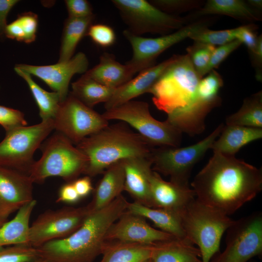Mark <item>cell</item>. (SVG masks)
<instances>
[{
  "instance_id": "obj_1",
  "label": "cell",
  "mask_w": 262,
  "mask_h": 262,
  "mask_svg": "<svg viewBox=\"0 0 262 262\" xmlns=\"http://www.w3.org/2000/svg\"><path fill=\"white\" fill-rule=\"evenodd\" d=\"M191 185L200 202L229 215L262 189V171L235 156L213 152Z\"/></svg>"
},
{
  "instance_id": "obj_2",
  "label": "cell",
  "mask_w": 262,
  "mask_h": 262,
  "mask_svg": "<svg viewBox=\"0 0 262 262\" xmlns=\"http://www.w3.org/2000/svg\"><path fill=\"white\" fill-rule=\"evenodd\" d=\"M128 204L121 195L104 207L92 211L72 234L38 247L40 258L46 262H93L102 254L108 230L127 210Z\"/></svg>"
},
{
  "instance_id": "obj_3",
  "label": "cell",
  "mask_w": 262,
  "mask_h": 262,
  "mask_svg": "<svg viewBox=\"0 0 262 262\" xmlns=\"http://www.w3.org/2000/svg\"><path fill=\"white\" fill-rule=\"evenodd\" d=\"M87 158L84 174L94 177L114 163L130 157L149 156L154 148L124 122L108 125L76 145Z\"/></svg>"
},
{
  "instance_id": "obj_4",
  "label": "cell",
  "mask_w": 262,
  "mask_h": 262,
  "mask_svg": "<svg viewBox=\"0 0 262 262\" xmlns=\"http://www.w3.org/2000/svg\"><path fill=\"white\" fill-rule=\"evenodd\" d=\"M179 213L187 238L198 246L201 262H210L219 253L222 237L234 220L196 198Z\"/></svg>"
},
{
  "instance_id": "obj_5",
  "label": "cell",
  "mask_w": 262,
  "mask_h": 262,
  "mask_svg": "<svg viewBox=\"0 0 262 262\" xmlns=\"http://www.w3.org/2000/svg\"><path fill=\"white\" fill-rule=\"evenodd\" d=\"M200 79L188 55H177L148 93L156 108L168 115L190 103Z\"/></svg>"
},
{
  "instance_id": "obj_6",
  "label": "cell",
  "mask_w": 262,
  "mask_h": 262,
  "mask_svg": "<svg viewBox=\"0 0 262 262\" xmlns=\"http://www.w3.org/2000/svg\"><path fill=\"white\" fill-rule=\"evenodd\" d=\"M42 155L35 161L29 173L33 183L57 176L71 182L84 174L87 158L65 136L60 132L46 139L40 147Z\"/></svg>"
},
{
  "instance_id": "obj_7",
  "label": "cell",
  "mask_w": 262,
  "mask_h": 262,
  "mask_svg": "<svg viewBox=\"0 0 262 262\" xmlns=\"http://www.w3.org/2000/svg\"><path fill=\"white\" fill-rule=\"evenodd\" d=\"M102 115L108 121L128 124L152 147H178L181 144L182 133L166 120L154 118L146 102L131 100L105 110Z\"/></svg>"
},
{
  "instance_id": "obj_8",
  "label": "cell",
  "mask_w": 262,
  "mask_h": 262,
  "mask_svg": "<svg viewBox=\"0 0 262 262\" xmlns=\"http://www.w3.org/2000/svg\"><path fill=\"white\" fill-rule=\"evenodd\" d=\"M223 127L224 124H220L207 137L192 145L153 148L150 155L152 170L169 176L171 181L189 185L193 168L211 149Z\"/></svg>"
},
{
  "instance_id": "obj_9",
  "label": "cell",
  "mask_w": 262,
  "mask_h": 262,
  "mask_svg": "<svg viewBox=\"0 0 262 262\" xmlns=\"http://www.w3.org/2000/svg\"><path fill=\"white\" fill-rule=\"evenodd\" d=\"M223 86L221 75L212 70L201 79L194 97L184 108L167 115L165 120L182 133L191 136L199 134L205 130V119L215 107L221 105L219 92Z\"/></svg>"
},
{
  "instance_id": "obj_10",
  "label": "cell",
  "mask_w": 262,
  "mask_h": 262,
  "mask_svg": "<svg viewBox=\"0 0 262 262\" xmlns=\"http://www.w3.org/2000/svg\"><path fill=\"white\" fill-rule=\"evenodd\" d=\"M54 129L53 119L6 132L0 143V166L27 174L35 161L33 156Z\"/></svg>"
},
{
  "instance_id": "obj_11",
  "label": "cell",
  "mask_w": 262,
  "mask_h": 262,
  "mask_svg": "<svg viewBox=\"0 0 262 262\" xmlns=\"http://www.w3.org/2000/svg\"><path fill=\"white\" fill-rule=\"evenodd\" d=\"M128 31L141 35L150 33L166 35L183 27L184 18L164 13L145 0H112Z\"/></svg>"
},
{
  "instance_id": "obj_12",
  "label": "cell",
  "mask_w": 262,
  "mask_h": 262,
  "mask_svg": "<svg viewBox=\"0 0 262 262\" xmlns=\"http://www.w3.org/2000/svg\"><path fill=\"white\" fill-rule=\"evenodd\" d=\"M226 247L210 262H247L262 254V213L234 220L227 230Z\"/></svg>"
},
{
  "instance_id": "obj_13",
  "label": "cell",
  "mask_w": 262,
  "mask_h": 262,
  "mask_svg": "<svg viewBox=\"0 0 262 262\" xmlns=\"http://www.w3.org/2000/svg\"><path fill=\"white\" fill-rule=\"evenodd\" d=\"M91 212L88 205L45 211L30 225V245L38 247L48 242L68 237L81 227Z\"/></svg>"
},
{
  "instance_id": "obj_14",
  "label": "cell",
  "mask_w": 262,
  "mask_h": 262,
  "mask_svg": "<svg viewBox=\"0 0 262 262\" xmlns=\"http://www.w3.org/2000/svg\"><path fill=\"white\" fill-rule=\"evenodd\" d=\"M53 120L54 129L76 145L109 125L102 114L86 106L70 94L60 103Z\"/></svg>"
},
{
  "instance_id": "obj_15",
  "label": "cell",
  "mask_w": 262,
  "mask_h": 262,
  "mask_svg": "<svg viewBox=\"0 0 262 262\" xmlns=\"http://www.w3.org/2000/svg\"><path fill=\"white\" fill-rule=\"evenodd\" d=\"M206 27L204 23L197 22L185 25L172 33L154 38L136 35L125 30L123 35L130 43L133 52L129 61L143 64L148 67L153 66L156 58L166 49Z\"/></svg>"
},
{
  "instance_id": "obj_16",
  "label": "cell",
  "mask_w": 262,
  "mask_h": 262,
  "mask_svg": "<svg viewBox=\"0 0 262 262\" xmlns=\"http://www.w3.org/2000/svg\"><path fill=\"white\" fill-rule=\"evenodd\" d=\"M89 63L85 54L79 52L70 60L46 66L17 64L15 66L40 79L53 92L57 93L61 102L68 96V86L71 79L77 73H85Z\"/></svg>"
},
{
  "instance_id": "obj_17",
  "label": "cell",
  "mask_w": 262,
  "mask_h": 262,
  "mask_svg": "<svg viewBox=\"0 0 262 262\" xmlns=\"http://www.w3.org/2000/svg\"><path fill=\"white\" fill-rule=\"evenodd\" d=\"M175 238L172 235L151 227L142 216L126 211L110 227L106 241L153 245L169 241Z\"/></svg>"
},
{
  "instance_id": "obj_18",
  "label": "cell",
  "mask_w": 262,
  "mask_h": 262,
  "mask_svg": "<svg viewBox=\"0 0 262 262\" xmlns=\"http://www.w3.org/2000/svg\"><path fill=\"white\" fill-rule=\"evenodd\" d=\"M33 183L28 175L0 166V218L7 220L13 213L34 199Z\"/></svg>"
},
{
  "instance_id": "obj_19",
  "label": "cell",
  "mask_w": 262,
  "mask_h": 262,
  "mask_svg": "<svg viewBox=\"0 0 262 262\" xmlns=\"http://www.w3.org/2000/svg\"><path fill=\"white\" fill-rule=\"evenodd\" d=\"M150 155L123 160L125 171L124 191L134 199V202L153 208L150 186V178L153 171Z\"/></svg>"
},
{
  "instance_id": "obj_20",
  "label": "cell",
  "mask_w": 262,
  "mask_h": 262,
  "mask_svg": "<svg viewBox=\"0 0 262 262\" xmlns=\"http://www.w3.org/2000/svg\"><path fill=\"white\" fill-rule=\"evenodd\" d=\"M150 186L154 208L179 213L196 198L194 191L189 185L166 181L153 170L150 178Z\"/></svg>"
},
{
  "instance_id": "obj_21",
  "label": "cell",
  "mask_w": 262,
  "mask_h": 262,
  "mask_svg": "<svg viewBox=\"0 0 262 262\" xmlns=\"http://www.w3.org/2000/svg\"><path fill=\"white\" fill-rule=\"evenodd\" d=\"M147 68L144 64L130 61L122 64L116 61L114 54L104 52L98 64L84 74L106 87L115 89L131 80L137 72Z\"/></svg>"
},
{
  "instance_id": "obj_22",
  "label": "cell",
  "mask_w": 262,
  "mask_h": 262,
  "mask_svg": "<svg viewBox=\"0 0 262 262\" xmlns=\"http://www.w3.org/2000/svg\"><path fill=\"white\" fill-rule=\"evenodd\" d=\"M176 56L177 55H175L159 64L140 71L135 78L115 88L110 99L104 103L105 110L115 107L148 93L165 70L174 62Z\"/></svg>"
},
{
  "instance_id": "obj_23",
  "label": "cell",
  "mask_w": 262,
  "mask_h": 262,
  "mask_svg": "<svg viewBox=\"0 0 262 262\" xmlns=\"http://www.w3.org/2000/svg\"><path fill=\"white\" fill-rule=\"evenodd\" d=\"M95 190L92 201L88 205L91 211L99 210L121 195L124 190L125 171L123 160L108 167Z\"/></svg>"
},
{
  "instance_id": "obj_24",
  "label": "cell",
  "mask_w": 262,
  "mask_h": 262,
  "mask_svg": "<svg viewBox=\"0 0 262 262\" xmlns=\"http://www.w3.org/2000/svg\"><path fill=\"white\" fill-rule=\"evenodd\" d=\"M262 138V128L224 125L211 149L213 152L235 156L243 147Z\"/></svg>"
},
{
  "instance_id": "obj_25",
  "label": "cell",
  "mask_w": 262,
  "mask_h": 262,
  "mask_svg": "<svg viewBox=\"0 0 262 262\" xmlns=\"http://www.w3.org/2000/svg\"><path fill=\"white\" fill-rule=\"evenodd\" d=\"M36 200L33 199L17 211L16 216L0 228V248L8 245H30L29 224Z\"/></svg>"
},
{
  "instance_id": "obj_26",
  "label": "cell",
  "mask_w": 262,
  "mask_h": 262,
  "mask_svg": "<svg viewBox=\"0 0 262 262\" xmlns=\"http://www.w3.org/2000/svg\"><path fill=\"white\" fill-rule=\"evenodd\" d=\"M198 248L188 239H174L154 245L152 262H201Z\"/></svg>"
},
{
  "instance_id": "obj_27",
  "label": "cell",
  "mask_w": 262,
  "mask_h": 262,
  "mask_svg": "<svg viewBox=\"0 0 262 262\" xmlns=\"http://www.w3.org/2000/svg\"><path fill=\"white\" fill-rule=\"evenodd\" d=\"M127 210L149 219L161 230L172 235L178 239H188L178 213L163 209L147 207L136 202H128Z\"/></svg>"
},
{
  "instance_id": "obj_28",
  "label": "cell",
  "mask_w": 262,
  "mask_h": 262,
  "mask_svg": "<svg viewBox=\"0 0 262 262\" xmlns=\"http://www.w3.org/2000/svg\"><path fill=\"white\" fill-rule=\"evenodd\" d=\"M154 244L106 241L100 262H146L151 259Z\"/></svg>"
},
{
  "instance_id": "obj_29",
  "label": "cell",
  "mask_w": 262,
  "mask_h": 262,
  "mask_svg": "<svg viewBox=\"0 0 262 262\" xmlns=\"http://www.w3.org/2000/svg\"><path fill=\"white\" fill-rule=\"evenodd\" d=\"M94 15L84 18L69 17L66 20L59 53V62L70 60L82 39L86 36L89 27L93 24Z\"/></svg>"
},
{
  "instance_id": "obj_30",
  "label": "cell",
  "mask_w": 262,
  "mask_h": 262,
  "mask_svg": "<svg viewBox=\"0 0 262 262\" xmlns=\"http://www.w3.org/2000/svg\"><path fill=\"white\" fill-rule=\"evenodd\" d=\"M208 15H225L249 22L261 20L254 9L241 0H208L197 13L198 16Z\"/></svg>"
},
{
  "instance_id": "obj_31",
  "label": "cell",
  "mask_w": 262,
  "mask_h": 262,
  "mask_svg": "<svg viewBox=\"0 0 262 262\" xmlns=\"http://www.w3.org/2000/svg\"><path fill=\"white\" fill-rule=\"evenodd\" d=\"M71 87L70 94L91 108L100 103L107 102L115 89L106 87L85 74L72 83Z\"/></svg>"
},
{
  "instance_id": "obj_32",
  "label": "cell",
  "mask_w": 262,
  "mask_h": 262,
  "mask_svg": "<svg viewBox=\"0 0 262 262\" xmlns=\"http://www.w3.org/2000/svg\"><path fill=\"white\" fill-rule=\"evenodd\" d=\"M15 72L27 82L39 109L42 121L53 119L61 103L59 94L49 92L41 88L33 79L32 75L15 66Z\"/></svg>"
},
{
  "instance_id": "obj_33",
  "label": "cell",
  "mask_w": 262,
  "mask_h": 262,
  "mask_svg": "<svg viewBox=\"0 0 262 262\" xmlns=\"http://www.w3.org/2000/svg\"><path fill=\"white\" fill-rule=\"evenodd\" d=\"M226 125L262 128V92L246 98L240 109L229 115Z\"/></svg>"
},
{
  "instance_id": "obj_34",
  "label": "cell",
  "mask_w": 262,
  "mask_h": 262,
  "mask_svg": "<svg viewBox=\"0 0 262 262\" xmlns=\"http://www.w3.org/2000/svg\"><path fill=\"white\" fill-rule=\"evenodd\" d=\"M238 27L233 29L214 31L205 27L191 35L189 38L195 42L215 47L225 45L236 40Z\"/></svg>"
},
{
  "instance_id": "obj_35",
  "label": "cell",
  "mask_w": 262,
  "mask_h": 262,
  "mask_svg": "<svg viewBox=\"0 0 262 262\" xmlns=\"http://www.w3.org/2000/svg\"><path fill=\"white\" fill-rule=\"evenodd\" d=\"M215 48L211 45L195 42L186 49L187 54L200 79L204 76V71Z\"/></svg>"
},
{
  "instance_id": "obj_36",
  "label": "cell",
  "mask_w": 262,
  "mask_h": 262,
  "mask_svg": "<svg viewBox=\"0 0 262 262\" xmlns=\"http://www.w3.org/2000/svg\"><path fill=\"white\" fill-rule=\"evenodd\" d=\"M37 247L15 245L0 248V262H29L40 258Z\"/></svg>"
},
{
  "instance_id": "obj_37",
  "label": "cell",
  "mask_w": 262,
  "mask_h": 262,
  "mask_svg": "<svg viewBox=\"0 0 262 262\" xmlns=\"http://www.w3.org/2000/svg\"><path fill=\"white\" fill-rule=\"evenodd\" d=\"M86 35L96 45L102 48L111 47L116 41V34L114 29L104 24H92L87 31Z\"/></svg>"
},
{
  "instance_id": "obj_38",
  "label": "cell",
  "mask_w": 262,
  "mask_h": 262,
  "mask_svg": "<svg viewBox=\"0 0 262 262\" xmlns=\"http://www.w3.org/2000/svg\"><path fill=\"white\" fill-rule=\"evenodd\" d=\"M149 2L159 10L169 14L196 9L202 4L201 1L194 0H152Z\"/></svg>"
},
{
  "instance_id": "obj_39",
  "label": "cell",
  "mask_w": 262,
  "mask_h": 262,
  "mask_svg": "<svg viewBox=\"0 0 262 262\" xmlns=\"http://www.w3.org/2000/svg\"><path fill=\"white\" fill-rule=\"evenodd\" d=\"M0 125L6 132H8L15 129L26 126L27 122L21 111L0 105Z\"/></svg>"
},
{
  "instance_id": "obj_40",
  "label": "cell",
  "mask_w": 262,
  "mask_h": 262,
  "mask_svg": "<svg viewBox=\"0 0 262 262\" xmlns=\"http://www.w3.org/2000/svg\"><path fill=\"white\" fill-rule=\"evenodd\" d=\"M241 45L242 43L236 39L225 45L215 47L204 71V75L217 68L229 54Z\"/></svg>"
},
{
  "instance_id": "obj_41",
  "label": "cell",
  "mask_w": 262,
  "mask_h": 262,
  "mask_svg": "<svg viewBox=\"0 0 262 262\" xmlns=\"http://www.w3.org/2000/svg\"><path fill=\"white\" fill-rule=\"evenodd\" d=\"M16 19L24 35V42L30 43L34 41L38 27L37 15L29 12L18 15Z\"/></svg>"
},
{
  "instance_id": "obj_42",
  "label": "cell",
  "mask_w": 262,
  "mask_h": 262,
  "mask_svg": "<svg viewBox=\"0 0 262 262\" xmlns=\"http://www.w3.org/2000/svg\"><path fill=\"white\" fill-rule=\"evenodd\" d=\"M65 3L68 17L84 18L94 15L92 7L86 0H66Z\"/></svg>"
},
{
  "instance_id": "obj_43",
  "label": "cell",
  "mask_w": 262,
  "mask_h": 262,
  "mask_svg": "<svg viewBox=\"0 0 262 262\" xmlns=\"http://www.w3.org/2000/svg\"><path fill=\"white\" fill-rule=\"evenodd\" d=\"M256 28L253 24L246 25L238 27L236 33V39L244 44L250 53L254 51L258 43V37L255 32Z\"/></svg>"
},
{
  "instance_id": "obj_44",
  "label": "cell",
  "mask_w": 262,
  "mask_h": 262,
  "mask_svg": "<svg viewBox=\"0 0 262 262\" xmlns=\"http://www.w3.org/2000/svg\"><path fill=\"white\" fill-rule=\"evenodd\" d=\"M80 198L72 182H67L61 187L56 202L73 203Z\"/></svg>"
},
{
  "instance_id": "obj_45",
  "label": "cell",
  "mask_w": 262,
  "mask_h": 262,
  "mask_svg": "<svg viewBox=\"0 0 262 262\" xmlns=\"http://www.w3.org/2000/svg\"><path fill=\"white\" fill-rule=\"evenodd\" d=\"M18 2L17 0H0V37L5 36L8 14Z\"/></svg>"
},
{
  "instance_id": "obj_46",
  "label": "cell",
  "mask_w": 262,
  "mask_h": 262,
  "mask_svg": "<svg viewBox=\"0 0 262 262\" xmlns=\"http://www.w3.org/2000/svg\"><path fill=\"white\" fill-rule=\"evenodd\" d=\"M72 182L81 198L88 195L93 189L91 180L88 176L77 179Z\"/></svg>"
},
{
  "instance_id": "obj_47",
  "label": "cell",
  "mask_w": 262,
  "mask_h": 262,
  "mask_svg": "<svg viewBox=\"0 0 262 262\" xmlns=\"http://www.w3.org/2000/svg\"><path fill=\"white\" fill-rule=\"evenodd\" d=\"M252 56L253 63L256 68V78L258 80H262V35L258 36L257 46L254 51L251 53Z\"/></svg>"
},
{
  "instance_id": "obj_48",
  "label": "cell",
  "mask_w": 262,
  "mask_h": 262,
  "mask_svg": "<svg viewBox=\"0 0 262 262\" xmlns=\"http://www.w3.org/2000/svg\"><path fill=\"white\" fill-rule=\"evenodd\" d=\"M247 1L248 5L253 9H261L262 8V0H248Z\"/></svg>"
},
{
  "instance_id": "obj_49",
  "label": "cell",
  "mask_w": 262,
  "mask_h": 262,
  "mask_svg": "<svg viewBox=\"0 0 262 262\" xmlns=\"http://www.w3.org/2000/svg\"><path fill=\"white\" fill-rule=\"evenodd\" d=\"M46 262L44 260H43V259L40 258L39 259H37L35 260H34V261H31V262Z\"/></svg>"
},
{
  "instance_id": "obj_50",
  "label": "cell",
  "mask_w": 262,
  "mask_h": 262,
  "mask_svg": "<svg viewBox=\"0 0 262 262\" xmlns=\"http://www.w3.org/2000/svg\"><path fill=\"white\" fill-rule=\"evenodd\" d=\"M7 221V220H6V219H2V218H0V227L2 226V225L5 222H6Z\"/></svg>"
},
{
  "instance_id": "obj_51",
  "label": "cell",
  "mask_w": 262,
  "mask_h": 262,
  "mask_svg": "<svg viewBox=\"0 0 262 262\" xmlns=\"http://www.w3.org/2000/svg\"><path fill=\"white\" fill-rule=\"evenodd\" d=\"M146 262H151V259H149V260H148V261H147Z\"/></svg>"
}]
</instances>
